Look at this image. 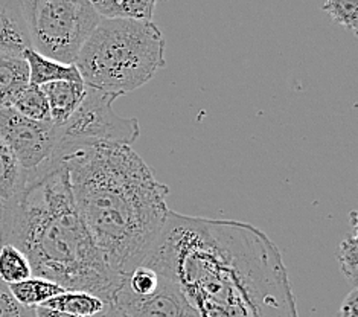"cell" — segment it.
<instances>
[{
    "mask_svg": "<svg viewBox=\"0 0 358 317\" xmlns=\"http://www.w3.org/2000/svg\"><path fill=\"white\" fill-rule=\"evenodd\" d=\"M32 49L19 0H0V52L23 57Z\"/></svg>",
    "mask_w": 358,
    "mask_h": 317,
    "instance_id": "obj_9",
    "label": "cell"
},
{
    "mask_svg": "<svg viewBox=\"0 0 358 317\" xmlns=\"http://www.w3.org/2000/svg\"><path fill=\"white\" fill-rule=\"evenodd\" d=\"M23 58L28 63L31 84L43 85L55 81H83L75 64L59 63L54 58L38 54L34 49L24 50Z\"/></svg>",
    "mask_w": 358,
    "mask_h": 317,
    "instance_id": "obj_11",
    "label": "cell"
},
{
    "mask_svg": "<svg viewBox=\"0 0 358 317\" xmlns=\"http://www.w3.org/2000/svg\"><path fill=\"white\" fill-rule=\"evenodd\" d=\"M3 211H5V202L0 199V247H2V227H3Z\"/></svg>",
    "mask_w": 358,
    "mask_h": 317,
    "instance_id": "obj_25",
    "label": "cell"
},
{
    "mask_svg": "<svg viewBox=\"0 0 358 317\" xmlns=\"http://www.w3.org/2000/svg\"><path fill=\"white\" fill-rule=\"evenodd\" d=\"M142 264L174 281L200 317H299L282 255L247 223L169 211Z\"/></svg>",
    "mask_w": 358,
    "mask_h": 317,
    "instance_id": "obj_1",
    "label": "cell"
},
{
    "mask_svg": "<svg viewBox=\"0 0 358 317\" xmlns=\"http://www.w3.org/2000/svg\"><path fill=\"white\" fill-rule=\"evenodd\" d=\"M8 287H10L11 295L17 302L27 308H34V310L64 291V288L58 286L57 282L38 276H31L29 279L15 282V284H10Z\"/></svg>",
    "mask_w": 358,
    "mask_h": 317,
    "instance_id": "obj_13",
    "label": "cell"
},
{
    "mask_svg": "<svg viewBox=\"0 0 358 317\" xmlns=\"http://www.w3.org/2000/svg\"><path fill=\"white\" fill-rule=\"evenodd\" d=\"M10 107H13L22 116L32 119V121H50L48 99L40 85L29 83L28 87H24L14 97Z\"/></svg>",
    "mask_w": 358,
    "mask_h": 317,
    "instance_id": "obj_17",
    "label": "cell"
},
{
    "mask_svg": "<svg viewBox=\"0 0 358 317\" xmlns=\"http://www.w3.org/2000/svg\"><path fill=\"white\" fill-rule=\"evenodd\" d=\"M50 310L62 311L73 316H83V317H95L104 310L106 302L101 297L87 293V291H73V290H64L63 293L52 297L45 305Z\"/></svg>",
    "mask_w": 358,
    "mask_h": 317,
    "instance_id": "obj_14",
    "label": "cell"
},
{
    "mask_svg": "<svg viewBox=\"0 0 358 317\" xmlns=\"http://www.w3.org/2000/svg\"><path fill=\"white\" fill-rule=\"evenodd\" d=\"M29 85V69L23 57L0 52V107H10L17 93Z\"/></svg>",
    "mask_w": 358,
    "mask_h": 317,
    "instance_id": "obj_12",
    "label": "cell"
},
{
    "mask_svg": "<svg viewBox=\"0 0 358 317\" xmlns=\"http://www.w3.org/2000/svg\"><path fill=\"white\" fill-rule=\"evenodd\" d=\"M89 2L93 5V8H95V6H96V5L101 2V0H89Z\"/></svg>",
    "mask_w": 358,
    "mask_h": 317,
    "instance_id": "obj_26",
    "label": "cell"
},
{
    "mask_svg": "<svg viewBox=\"0 0 358 317\" xmlns=\"http://www.w3.org/2000/svg\"><path fill=\"white\" fill-rule=\"evenodd\" d=\"M113 304L130 317H200L182 288L164 275H160L159 287L145 296L133 295L122 286L116 291Z\"/></svg>",
    "mask_w": 358,
    "mask_h": 317,
    "instance_id": "obj_8",
    "label": "cell"
},
{
    "mask_svg": "<svg viewBox=\"0 0 358 317\" xmlns=\"http://www.w3.org/2000/svg\"><path fill=\"white\" fill-rule=\"evenodd\" d=\"M36 316L37 317H83V316H73V314L50 310V308H46V307L36 308Z\"/></svg>",
    "mask_w": 358,
    "mask_h": 317,
    "instance_id": "obj_24",
    "label": "cell"
},
{
    "mask_svg": "<svg viewBox=\"0 0 358 317\" xmlns=\"http://www.w3.org/2000/svg\"><path fill=\"white\" fill-rule=\"evenodd\" d=\"M337 317H358V288L354 287L351 293L343 299L340 310L337 313Z\"/></svg>",
    "mask_w": 358,
    "mask_h": 317,
    "instance_id": "obj_22",
    "label": "cell"
},
{
    "mask_svg": "<svg viewBox=\"0 0 358 317\" xmlns=\"http://www.w3.org/2000/svg\"><path fill=\"white\" fill-rule=\"evenodd\" d=\"M40 87L48 99L50 121L57 127H63L69 121L86 93V84L83 81H55Z\"/></svg>",
    "mask_w": 358,
    "mask_h": 317,
    "instance_id": "obj_10",
    "label": "cell"
},
{
    "mask_svg": "<svg viewBox=\"0 0 358 317\" xmlns=\"http://www.w3.org/2000/svg\"><path fill=\"white\" fill-rule=\"evenodd\" d=\"M52 162L69 177L76 211L122 282L155 247L168 218L169 188L130 145L62 141Z\"/></svg>",
    "mask_w": 358,
    "mask_h": 317,
    "instance_id": "obj_2",
    "label": "cell"
},
{
    "mask_svg": "<svg viewBox=\"0 0 358 317\" xmlns=\"http://www.w3.org/2000/svg\"><path fill=\"white\" fill-rule=\"evenodd\" d=\"M32 49L73 64L83 43L102 17L89 0H19Z\"/></svg>",
    "mask_w": 358,
    "mask_h": 317,
    "instance_id": "obj_5",
    "label": "cell"
},
{
    "mask_svg": "<svg viewBox=\"0 0 358 317\" xmlns=\"http://www.w3.org/2000/svg\"><path fill=\"white\" fill-rule=\"evenodd\" d=\"M27 183V173L15 159L11 148L0 138V199H13Z\"/></svg>",
    "mask_w": 358,
    "mask_h": 317,
    "instance_id": "obj_16",
    "label": "cell"
},
{
    "mask_svg": "<svg viewBox=\"0 0 358 317\" xmlns=\"http://www.w3.org/2000/svg\"><path fill=\"white\" fill-rule=\"evenodd\" d=\"M165 46L152 22L101 19L73 64L84 84L122 97L142 87L165 67Z\"/></svg>",
    "mask_w": 358,
    "mask_h": 317,
    "instance_id": "obj_4",
    "label": "cell"
},
{
    "mask_svg": "<svg viewBox=\"0 0 358 317\" xmlns=\"http://www.w3.org/2000/svg\"><path fill=\"white\" fill-rule=\"evenodd\" d=\"M322 10L338 27L351 31L355 36L358 28V0H325Z\"/></svg>",
    "mask_w": 358,
    "mask_h": 317,
    "instance_id": "obj_20",
    "label": "cell"
},
{
    "mask_svg": "<svg viewBox=\"0 0 358 317\" xmlns=\"http://www.w3.org/2000/svg\"><path fill=\"white\" fill-rule=\"evenodd\" d=\"M29 260L32 276L112 304L124 282L110 270L76 211L66 168L52 162L5 202L2 246Z\"/></svg>",
    "mask_w": 358,
    "mask_h": 317,
    "instance_id": "obj_3",
    "label": "cell"
},
{
    "mask_svg": "<svg viewBox=\"0 0 358 317\" xmlns=\"http://www.w3.org/2000/svg\"><path fill=\"white\" fill-rule=\"evenodd\" d=\"M121 97L86 84V93L78 108L62 130V141L107 142L130 145L139 138L138 119L115 113L113 102Z\"/></svg>",
    "mask_w": 358,
    "mask_h": 317,
    "instance_id": "obj_6",
    "label": "cell"
},
{
    "mask_svg": "<svg viewBox=\"0 0 358 317\" xmlns=\"http://www.w3.org/2000/svg\"><path fill=\"white\" fill-rule=\"evenodd\" d=\"M0 317H37L34 308H27L15 301L10 287L2 279H0Z\"/></svg>",
    "mask_w": 358,
    "mask_h": 317,
    "instance_id": "obj_21",
    "label": "cell"
},
{
    "mask_svg": "<svg viewBox=\"0 0 358 317\" xmlns=\"http://www.w3.org/2000/svg\"><path fill=\"white\" fill-rule=\"evenodd\" d=\"M351 226L352 232L351 235L345 237L338 244L337 248V261L340 265V272L343 273L348 282H351L354 287H357L358 281V239H357V212H351Z\"/></svg>",
    "mask_w": 358,
    "mask_h": 317,
    "instance_id": "obj_19",
    "label": "cell"
},
{
    "mask_svg": "<svg viewBox=\"0 0 358 317\" xmlns=\"http://www.w3.org/2000/svg\"><path fill=\"white\" fill-rule=\"evenodd\" d=\"M0 138L11 148L27 176H31L52 164L62 142V130L52 121H32L6 106L0 107Z\"/></svg>",
    "mask_w": 358,
    "mask_h": 317,
    "instance_id": "obj_7",
    "label": "cell"
},
{
    "mask_svg": "<svg viewBox=\"0 0 358 317\" xmlns=\"http://www.w3.org/2000/svg\"><path fill=\"white\" fill-rule=\"evenodd\" d=\"M95 317H130L124 310H121L116 304H106L104 310H102L99 314H96Z\"/></svg>",
    "mask_w": 358,
    "mask_h": 317,
    "instance_id": "obj_23",
    "label": "cell"
},
{
    "mask_svg": "<svg viewBox=\"0 0 358 317\" xmlns=\"http://www.w3.org/2000/svg\"><path fill=\"white\" fill-rule=\"evenodd\" d=\"M159 0H101L95 6L102 19L152 22Z\"/></svg>",
    "mask_w": 358,
    "mask_h": 317,
    "instance_id": "obj_15",
    "label": "cell"
},
{
    "mask_svg": "<svg viewBox=\"0 0 358 317\" xmlns=\"http://www.w3.org/2000/svg\"><path fill=\"white\" fill-rule=\"evenodd\" d=\"M31 276L32 269L27 255L11 244L0 247V279L6 286L29 279Z\"/></svg>",
    "mask_w": 358,
    "mask_h": 317,
    "instance_id": "obj_18",
    "label": "cell"
}]
</instances>
